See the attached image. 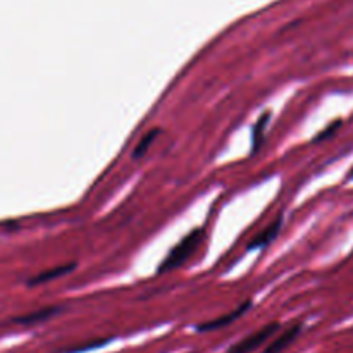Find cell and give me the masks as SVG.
I'll list each match as a JSON object with an SVG mask.
<instances>
[{"instance_id": "cell-1", "label": "cell", "mask_w": 353, "mask_h": 353, "mask_svg": "<svg viewBox=\"0 0 353 353\" xmlns=\"http://www.w3.org/2000/svg\"><path fill=\"white\" fill-rule=\"evenodd\" d=\"M203 233H205L203 230H195L190 234H186V236L169 252L168 257L162 261V264L159 265L157 269V274H165V272L174 271L176 268L185 264V262L195 254L196 248L200 247V243H202Z\"/></svg>"}, {"instance_id": "cell-2", "label": "cell", "mask_w": 353, "mask_h": 353, "mask_svg": "<svg viewBox=\"0 0 353 353\" xmlns=\"http://www.w3.org/2000/svg\"><path fill=\"white\" fill-rule=\"evenodd\" d=\"M278 327H279L278 323H271V324H268V326L261 327V330L254 331L252 334L245 336L243 340H240L238 343H234L233 347L228 350V353H252L254 350H257L261 345H264L265 341H268L269 338H271L272 334L278 331Z\"/></svg>"}, {"instance_id": "cell-3", "label": "cell", "mask_w": 353, "mask_h": 353, "mask_svg": "<svg viewBox=\"0 0 353 353\" xmlns=\"http://www.w3.org/2000/svg\"><path fill=\"white\" fill-rule=\"evenodd\" d=\"M250 307H252V302H250V300H247V302L241 303L240 307H236V309H234L233 312L226 314V316L219 317V319H214V321H209V323L200 324V326L196 327V330H199V331H216V330H221V327L228 326V324L234 323V321L240 319L241 316H245V314L248 312V309H250Z\"/></svg>"}, {"instance_id": "cell-4", "label": "cell", "mask_w": 353, "mask_h": 353, "mask_svg": "<svg viewBox=\"0 0 353 353\" xmlns=\"http://www.w3.org/2000/svg\"><path fill=\"white\" fill-rule=\"evenodd\" d=\"M281 226H283V219H281V217H278V219H274V223L269 224V226L265 228V230H262L261 233H259L257 236H255L254 240L250 241L248 248H250V250H254V248L268 247V245L271 243V241L274 240L276 236H278V233H279V230H281Z\"/></svg>"}, {"instance_id": "cell-5", "label": "cell", "mask_w": 353, "mask_h": 353, "mask_svg": "<svg viewBox=\"0 0 353 353\" xmlns=\"http://www.w3.org/2000/svg\"><path fill=\"white\" fill-rule=\"evenodd\" d=\"M300 331H302V326H300V324L292 326L290 330H286L285 333L279 334V336L276 338V340L272 341L268 348H265L264 353H281L283 350H286V348H288L290 345L296 340V336L300 334Z\"/></svg>"}, {"instance_id": "cell-6", "label": "cell", "mask_w": 353, "mask_h": 353, "mask_svg": "<svg viewBox=\"0 0 353 353\" xmlns=\"http://www.w3.org/2000/svg\"><path fill=\"white\" fill-rule=\"evenodd\" d=\"M74 268H76V264L57 265V268L48 269V271H43V272H40V274H37L33 279H30V281H28V285L37 286V285H43V283H50V281H54V279H59V278H62V276L69 274L71 271H74Z\"/></svg>"}, {"instance_id": "cell-7", "label": "cell", "mask_w": 353, "mask_h": 353, "mask_svg": "<svg viewBox=\"0 0 353 353\" xmlns=\"http://www.w3.org/2000/svg\"><path fill=\"white\" fill-rule=\"evenodd\" d=\"M57 312H61V309H59V307H47V309L37 310V312L28 314V316L17 317L16 323L17 324H26V326H28V324H37V323H41V321L50 319V317H54Z\"/></svg>"}, {"instance_id": "cell-8", "label": "cell", "mask_w": 353, "mask_h": 353, "mask_svg": "<svg viewBox=\"0 0 353 353\" xmlns=\"http://www.w3.org/2000/svg\"><path fill=\"white\" fill-rule=\"evenodd\" d=\"M269 117H271V112H264L262 114L261 119L257 121V124H255L254 128V133H252V152H257L259 147H261L262 143V137H264V130L265 126H268V121Z\"/></svg>"}, {"instance_id": "cell-9", "label": "cell", "mask_w": 353, "mask_h": 353, "mask_svg": "<svg viewBox=\"0 0 353 353\" xmlns=\"http://www.w3.org/2000/svg\"><path fill=\"white\" fill-rule=\"evenodd\" d=\"M157 134H159V130H152L150 133L145 134V137L141 138L140 141H138L137 147H134L133 159H141V157H143V155L148 152V148L152 147V143H154V141H155Z\"/></svg>"}, {"instance_id": "cell-10", "label": "cell", "mask_w": 353, "mask_h": 353, "mask_svg": "<svg viewBox=\"0 0 353 353\" xmlns=\"http://www.w3.org/2000/svg\"><path fill=\"white\" fill-rule=\"evenodd\" d=\"M340 126H341V119H336V121H334V123H331L330 126L326 128V130L321 131V133L317 134L316 141H321V140H326V138H330L331 134H334L338 130H340Z\"/></svg>"}, {"instance_id": "cell-11", "label": "cell", "mask_w": 353, "mask_h": 353, "mask_svg": "<svg viewBox=\"0 0 353 353\" xmlns=\"http://www.w3.org/2000/svg\"><path fill=\"white\" fill-rule=\"evenodd\" d=\"M348 179H353V168H352V171L348 172Z\"/></svg>"}]
</instances>
